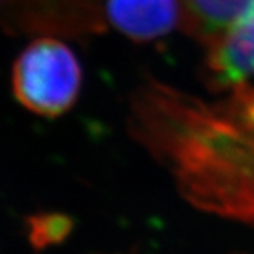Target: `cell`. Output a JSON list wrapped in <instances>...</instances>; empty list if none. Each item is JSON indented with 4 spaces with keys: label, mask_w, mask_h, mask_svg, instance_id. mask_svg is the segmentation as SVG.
Segmentation results:
<instances>
[{
    "label": "cell",
    "mask_w": 254,
    "mask_h": 254,
    "mask_svg": "<svg viewBox=\"0 0 254 254\" xmlns=\"http://www.w3.org/2000/svg\"><path fill=\"white\" fill-rule=\"evenodd\" d=\"M128 131L196 208L254 225V82L208 102L145 78Z\"/></svg>",
    "instance_id": "cell-1"
},
{
    "label": "cell",
    "mask_w": 254,
    "mask_h": 254,
    "mask_svg": "<svg viewBox=\"0 0 254 254\" xmlns=\"http://www.w3.org/2000/svg\"><path fill=\"white\" fill-rule=\"evenodd\" d=\"M11 86L17 102L44 118H58L75 105L82 86L76 55L58 37L30 43L13 65Z\"/></svg>",
    "instance_id": "cell-2"
},
{
    "label": "cell",
    "mask_w": 254,
    "mask_h": 254,
    "mask_svg": "<svg viewBox=\"0 0 254 254\" xmlns=\"http://www.w3.org/2000/svg\"><path fill=\"white\" fill-rule=\"evenodd\" d=\"M6 27L17 34L88 38L106 28V0H3Z\"/></svg>",
    "instance_id": "cell-3"
},
{
    "label": "cell",
    "mask_w": 254,
    "mask_h": 254,
    "mask_svg": "<svg viewBox=\"0 0 254 254\" xmlns=\"http://www.w3.org/2000/svg\"><path fill=\"white\" fill-rule=\"evenodd\" d=\"M203 78L209 91L216 93L254 81V3L232 27L206 46Z\"/></svg>",
    "instance_id": "cell-4"
},
{
    "label": "cell",
    "mask_w": 254,
    "mask_h": 254,
    "mask_svg": "<svg viewBox=\"0 0 254 254\" xmlns=\"http://www.w3.org/2000/svg\"><path fill=\"white\" fill-rule=\"evenodd\" d=\"M106 20L137 43H148L181 27L178 0H106Z\"/></svg>",
    "instance_id": "cell-5"
},
{
    "label": "cell",
    "mask_w": 254,
    "mask_h": 254,
    "mask_svg": "<svg viewBox=\"0 0 254 254\" xmlns=\"http://www.w3.org/2000/svg\"><path fill=\"white\" fill-rule=\"evenodd\" d=\"M253 3L254 0H178L180 28L206 47L232 27Z\"/></svg>",
    "instance_id": "cell-6"
},
{
    "label": "cell",
    "mask_w": 254,
    "mask_h": 254,
    "mask_svg": "<svg viewBox=\"0 0 254 254\" xmlns=\"http://www.w3.org/2000/svg\"><path fill=\"white\" fill-rule=\"evenodd\" d=\"M26 226L30 246L41 252L48 246L63 243L72 232L73 220L61 212H41L30 215Z\"/></svg>",
    "instance_id": "cell-7"
}]
</instances>
